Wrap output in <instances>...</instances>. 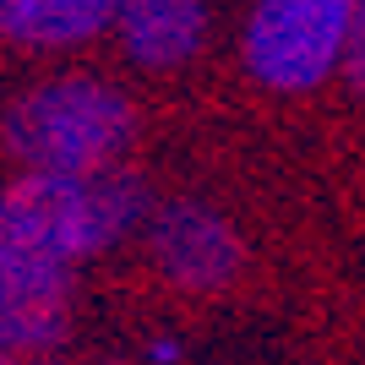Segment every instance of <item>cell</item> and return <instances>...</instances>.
<instances>
[{
	"instance_id": "cell-5",
	"label": "cell",
	"mask_w": 365,
	"mask_h": 365,
	"mask_svg": "<svg viewBox=\"0 0 365 365\" xmlns=\"http://www.w3.org/2000/svg\"><path fill=\"white\" fill-rule=\"evenodd\" d=\"M71 327V267L0 245V349L44 354Z\"/></svg>"
},
{
	"instance_id": "cell-7",
	"label": "cell",
	"mask_w": 365,
	"mask_h": 365,
	"mask_svg": "<svg viewBox=\"0 0 365 365\" xmlns=\"http://www.w3.org/2000/svg\"><path fill=\"white\" fill-rule=\"evenodd\" d=\"M120 0H0V33L33 49L88 44L115 28Z\"/></svg>"
},
{
	"instance_id": "cell-4",
	"label": "cell",
	"mask_w": 365,
	"mask_h": 365,
	"mask_svg": "<svg viewBox=\"0 0 365 365\" xmlns=\"http://www.w3.org/2000/svg\"><path fill=\"white\" fill-rule=\"evenodd\" d=\"M148 251L169 284L197 289V294L224 289L245 262L235 224L218 218L213 207H202V202H164L148 224Z\"/></svg>"
},
{
	"instance_id": "cell-2",
	"label": "cell",
	"mask_w": 365,
	"mask_h": 365,
	"mask_svg": "<svg viewBox=\"0 0 365 365\" xmlns=\"http://www.w3.org/2000/svg\"><path fill=\"white\" fill-rule=\"evenodd\" d=\"M6 148L28 169L44 175H104L131 148V104L125 93L93 76H61L44 88H28L6 109Z\"/></svg>"
},
{
	"instance_id": "cell-6",
	"label": "cell",
	"mask_w": 365,
	"mask_h": 365,
	"mask_svg": "<svg viewBox=\"0 0 365 365\" xmlns=\"http://www.w3.org/2000/svg\"><path fill=\"white\" fill-rule=\"evenodd\" d=\"M120 49L148 71L185 66L207 38V6L202 0H120L115 16Z\"/></svg>"
},
{
	"instance_id": "cell-3",
	"label": "cell",
	"mask_w": 365,
	"mask_h": 365,
	"mask_svg": "<svg viewBox=\"0 0 365 365\" xmlns=\"http://www.w3.org/2000/svg\"><path fill=\"white\" fill-rule=\"evenodd\" d=\"M360 0H257L245 16V66L273 93H311L349 61Z\"/></svg>"
},
{
	"instance_id": "cell-10",
	"label": "cell",
	"mask_w": 365,
	"mask_h": 365,
	"mask_svg": "<svg viewBox=\"0 0 365 365\" xmlns=\"http://www.w3.org/2000/svg\"><path fill=\"white\" fill-rule=\"evenodd\" d=\"M0 365H16V354H6V349H0Z\"/></svg>"
},
{
	"instance_id": "cell-9",
	"label": "cell",
	"mask_w": 365,
	"mask_h": 365,
	"mask_svg": "<svg viewBox=\"0 0 365 365\" xmlns=\"http://www.w3.org/2000/svg\"><path fill=\"white\" fill-rule=\"evenodd\" d=\"M148 360H153V365H175V360H180V344H169V338H153V344H148Z\"/></svg>"
},
{
	"instance_id": "cell-1",
	"label": "cell",
	"mask_w": 365,
	"mask_h": 365,
	"mask_svg": "<svg viewBox=\"0 0 365 365\" xmlns=\"http://www.w3.org/2000/svg\"><path fill=\"white\" fill-rule=\"evenodd\" d=\"M142 213H148V191L125 169H104V175L28 169L0 191V245L76 267L82 257L120 245L142 224Z\"/></svg>"
},
{
	"instance_id": "cell-8",
	"label": "cell",
	"mask_w": 365,
	"mask_h": 365,
	"mask_svg": "<svg viewBox=\"0 0 365 365\" xmlns=\"http://www.w3.org/2000/svg\"><path fill=\"white\" fill-rule=\"evenodd\" d=\"M349 76H354V93L365 98V0H360V16H354V38H349Z\"/></svg>"
}]
</instances>
